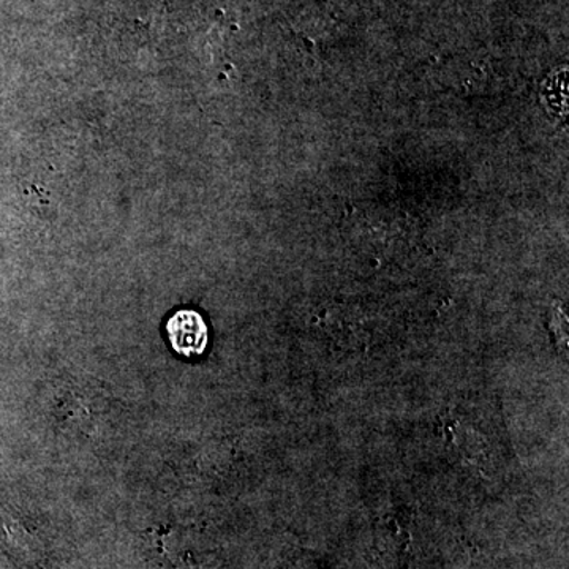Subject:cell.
Listing matches in <instances>:
<instances>
[{"label":"cell","instance_id":"cell-1","mask_svg":"<svg viewBox=\"0 0 569 569\" xmlns=\"http://www.w3.org/2000/svg\"><path fill=\"white\" fill-rule=\"evenodd\" d=\"M167 335L176 353L192 358L204 353L208 347V326L194 310H179L168 320Z\"/></svg>","mask_w":569,"mask_h":569},{"label":"cell","instance_id":"cell-2","mask_svg":"<svg viewBox=\"0 0 569 569\" xmlns=\"http://www.w3.org/2000/svg\"><path fill=\"white\" fill-rule=\"evenodd\" d=\"M568 71L559 69L553 71L545 82L542 88V99H545L546 107L549 108L552 114L563 118L568 112Z\"/></svg>","mask_w":569,"mask_h":569}]
</instances>
